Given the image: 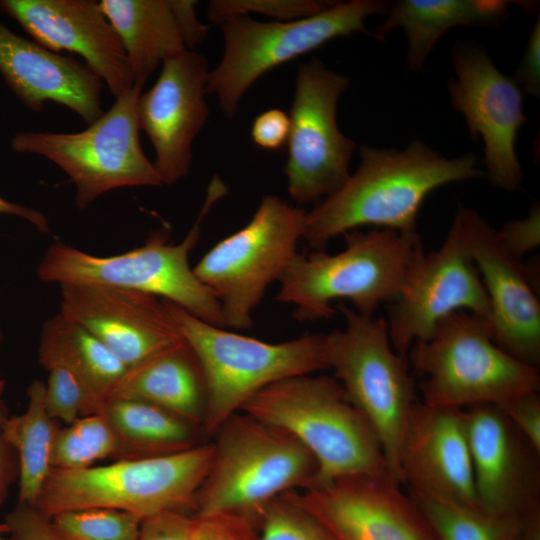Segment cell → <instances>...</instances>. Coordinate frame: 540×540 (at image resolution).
Listing matches in <instances>:
<instances>
[{
    "instance_id": "obj_1",
    "label": "cell",
    "mask_w": 540,
    "mask_h": 540,
    "mask_svg": "<svg viewBox=\"0 0 540 540\" xmlns=\"http://www.w3.org/2000/svg\"><path fill=\"white\" fill-rule=\"evenodd\" d=\"M361 162L344 185L306 213L302 239L322 251L361 226L416 232L420 207L437 188L483 177L477 158H446L420 140L405 149L360 147Z\"/></svg>"
},
{
    "instance_id": "obj_2",
    "label": "cell",
    "mask_w": 540,
    "mask_h": 540,
    "mask_svg": "<svg viewBox=\"0 0 540 540\" xmlns=\"http://www.w3.org/2000/svg\"><path fill=\"white\" fill-rule=\"evenodd\" d=\"M241 412L288 431L312 453L318 472L311 487L345 477L390 480L376 429L334 376L281 380L254 395Z\"/></svg>"
},
{
    "instance_id": "obj_3",
    "label": "cell",
    "mask_w": 540,
    "mask_h": 540,
    "mask_svg": "<svg viewBox=\"0 0 540 540\" xmlns=\"http://www.w3.org/2000/svg\"><path fill=\"white\" fill-rule=\"evenodd\" d=\"M226 193L227 186L214 175L194 225L178 244L169 241L166 228L152 232L142 246L111 256L93 255L55 241L45 250L37 276L43 282L59 285H102L153 295L223 327L220 305L194 274L189 254L200 238L204 218Z\"/></svg>"
},
{
    "instance_id": "obj_4",
    "label": "cell",
    "mask_w": 540,
    "mask_h": 540,
    "mask_svg": "<svg viewBox=\"0 0 540 540\" xmlns=\"http://www.w3.org/2000/svg\"><path fill=\"white\" fill-rule=\"evenodd\" d=\"M343 235L342 251L297 253L280 276L276 300L293 305L296 320L331 318L335 300H348L358 313L373 316L381 304L395 301L423 247L417 232L373 229Z\"/></svg>"
},
{
    "instance_id": "obj_5",
    "label": "cell",
    "mask_w": 540,
    "mask_h": 540,
    "mask_svg": "<svg viewBox=\"0 0 540 540\" xmlns=\"http://www.w3.org/2000/svg\"><path fill=\"white\" fill-rule=\"evenodd\" d=\"M408 360L421 401L431 406L500 405L540 388L538 367L501 348L489 321L467 311L443 318L413 344Z\"/></svg>"
},
{
    "instance_id": "obj_6",
    "label": "cell",
    "mask_w": 540,
    "mask_h": 540,
    "mask_svg": "<svg viewBox=\"0 0 540 540\" xmlns=\"http://www.w3.org/2000/svg\"><path fill=\"white\" fill-rule=\"evenodd\" d=\"M212 438L213 458L193 516L231 513L258 527L270 501L314 484L315 457L280 427L242 412L228 418Z\"/></svg>"
},
{
    "instance_id": "obj_7",
    "label": "cell",
    "mask_w": 540,
    "mask_h": 540,
    "mask_svg": "<svg viewBox=\"0 0 540 540\" xmlns=\"http://www.w3.org/2000/svg\"><path fill=\"white\" fill-rule=\"evenodd\" d=\"M213 458L212 442L150 457L122 458L84 469H52L34 507L46 516L112 508L142 521L168 512L193 516Z\"/></svg>"
},
{
    "instance_id": "obj_8",
    "label": "cell",
    "mask_w": 540,
    "mask_h": 540,
    "mask_svg": "<svg viewBox=\"0 0 540 540\" xmlns=\"http://www.w3.org/2000/svg\"><path fill=\"white\" fill-rule=\"evenodd\" d=\"M183 339L194 352L206 386L205 437L262 389L291 377L328 369L325 334H307L280 343L226 331L162 299Z\"/></svg>"
},
{
    "instance_id": "obj_9",
    "label": "cell",
    "mask_w": 540,
    "mask_h": 540,
    "mask_svg": "<svg viewBox=\"0 0 540 540\" xmlns=\"http://www.w3.org/2000/svg\"><path fill=\"white\" fill-rule=\"evenodd\" d=\"M338 309L345 327L325 334L328 369L376 429L390 480L402 487L399 456L411 412L420 400L407 356L391 345L385 318Z\"/></svg>"
},
{
    "instance_id": "obj_10",
    "label": "cell",
    "mask_w": 540,
    "mask_h": 540,
    "mask_svg": "<svg viewBox=\"0 0 540 540\" xmlns=\"http://www.w3.org/2000/svg\"><path fill=\"white\" fill-rule=\"evenodd\" d=\"M142 88L134 83L83 131L18 132L11 139V147L18 153L44 157L59 167L76 187V204L81 209L115 189L161 186L162 178L139 139Z\"/></svg>"
},
{
    "instance_id": "obj_11",
    "label": "cell",
    "mask_w": 540,
    "mask_h": 540,
    "mask_svg": "<svg viewBox=\"0 0 540 540\" xmlns=\"http://www.w3.org/2000/svg\"><path fill=\"white\" fill-rule=\"evenodd\" d=\"M389 7L382 0H351L291 21H257L246 15L229 19L221 24L223 55L210 70L207 92L233 118L242 97L265 73L333 39L366 31V18L386 14Z\"/></svg>"
},
{
    "instance_id": "obj_12",
    "label": "cell",
    "mask_w": 540,
    "mask_h": 540,
    "mask_svg": "<svg viewBox=\"0 0 540 540\" xmlns=\"http://www.w3.org/2000/svg\"><path fill=\"white\" fill-rule=\"evenodd\" d=\"M306 213L276 195H265L250 221L216 243L193 268L218 301L224 326H252V313L267 287L298 253Z\"/></svg>"
},
{
    "instance_id": "obj_13",
    "label": "cell",
    "mask_w": 540,
    "mask_h": 540,
    "mask_svg": "<svg viewBox=\"0 0 540 540\" xmlns=\"http://www.w3.org/2000/svg\"><path fill=\"white\" fill-rule=\"evenodd\" d=\"M349 83L316 58L298 69L284 167L288 193L297 204L332 195L350 176L356 143L337 123V104Z\"/></svg>"
},
{
    "instance_id": "obj_14",
    "label": "cell",
    "mask_w": 540,
    "mask_h": 540,
    "mask_svg": "<svg viewBox=\"0 0 540 540\" xmlns=\"http://www.w3.org/2000/svg\"><path fill=\"white\" fill-rule=\"evenodd\" d=\"M457 311L490 319L484 285L451 224L438 249L418 250L397 298L388 305L385 320L392 347L408 357L413 344L428 338L443 318Z\"/></svg>"
},
{
    "instance_id": "obj_15",
    "label": "cell",
    "mask_w": 540,
    "mask_h": 540,
    "mask_svg": "<svg viewBox=\"0 0 540 540\" xmlns=\"http://www.w3.org/2000/svg\"><path fill=\"white\" fill-rule=\"evenodd\" d=\"M452 61L456 78L449 80L450 102L464 115L471 137L480 136L484 142L489 181L505 191L518 190L523 171L515 144L518 131L528 122L522 89L478 45H455Z\"/></svg>"
},
{
    "instance_id": "obj_16",
    "label": "cell",
    "mask_w": 540,
    "mask_h": 540,
    "mask_svg": "<svg viewBox=\"0 0 540 540\" xmlns=\"http://www.w3.org/2000/svg\"><path fill=\"white\" fill-rule=\"evenodd\" d=\"M457 229L484 285L494 341L517 359L540 363V302L529 268L503 244L478 212L460 207Z\"/></svg>"
},
{
    "instance_id": "obj_17",
    "label": "cell",
    "mask_w": 540,
    "mask_h": 540,
    "mask_svg": "<svg viewBox=\"0 0 540 540\" xmlns=\"http://www.w3.org/2000/svg\"><path fill=\"white\" fill-rule=\"evenodd\" d=\"M286 494L335 540H441L417 503L388 479L345 477Z\"/></svg>"
},
{
    "instance_id": "obj_18",
    "label": "cell",
    "mask_w": 540,
    "mask_h": 540,
    "mask_svg": "<svg viewBox=\"0 0 540 540\" xmlns=\"http://www.w3.org/2000/svg\"><path fill=\"white\" fill-rule=\"evenodd\" d=\"M209 73L207 59L187 50L163 62L154 85L139 97L140 130L152 143L153 164L163 184H173L190 171L193 142L209 117Z\"/></svg>"
},
{
    "instance_id": "obj_19",
    "label": "cell",
    "mask_w": 540,
    "mask_h": 540,
    "mask_svg": "<svg viewBox=\"0 0 540 540\" xmlns=\"http://www.w3.org/2000/svg\"><path fill=\"white\" fill-rule=\"evenodd\" d=\"M463 411L478 507L518 516L540 511V450L498 406Z\"/></svg>"
},
{
    "instance_id": "obj_20",
    "label": "cell",
    "mask_w": 540,
    "mask_h": 540,
    "mask_svg": "<svg viewBox=\"0 0 540 540\" xmlns=\"http://www.w3.org/2000/svg\"><path fill=\"white\" fill-rule=\"evenodd\" d=\"M59 312L97 337L127 368L184 339L162 299L118 287L60 285Z\"/></svg>"
},
{
    "instance_id": "obj_21",
    "label": "cell",
    "mask_w": 540,
    "mask_h": 540,
    "mask_svg": "<svg viewBox=\"0 0 540 540\" xmlns=\"http://www.w3.org/2000/svg\"><path fill=\"white\" fill-rule=\"evenodd\" d=\"M0 9L45 48L80 55L115 98L133 87L124 48L98 1L1 0Z\"/></svg>"
},
{
    "instance_id": "obj_22",
    "label": "cell",
    "mask_w": 540,
    "mask_h": 540,
    "mask_svg": "<svg viewBox=\"0 0 540 540\" xmlns=\"http://www.w3.org/2000/svg\"><path fill=\"white\" fill-rule=\"evenodd\" d=\"M399 469L409 491L479 508L463 409L417 402L403 435Z\"/></svg>"
},
{
    "instance_id": "obj_23",
    "label": "cell",
    "mask_w": 540,
    "mask_h": 540,
    "mask_svg": "<svg viewBox=\"0 0 540 540\" xmlns=\"http://www.w3.org/2000/svg\"><path fill=\"white\" fill-rule=\"evenodd\" d=\"M0 74L30 110L55 102L88 125L100 118L103 81L84 62L53 52L0 23Z\"/></svg>"
},
{
    "instance_id": "obj_24",
    "label": "cell",
    "mask_w": 540,
    "mask_h": 540,
    "mask_svg": "<svg viewBox=\"0 0 540 540\" xmlns=\"http://www.w3.org/2000/svg\"><path fill=\"white\" fill-rule=\"evenodd\" d=\"M115 398L151 403L202 429L205 380L185 340L128 368L103 401Z\"/></svg>"
},
{
    "instance_id": "obj_25",
    "label": "cell",
    "mask_w": 540,
    "mask_h": 540,
    "mask_svg": "<svg viewBox=\"0 0 540 540\" xmlns=\"http://www.w3.org/2000/svg\"><path fill=\"white\" fill-rule=\"evenodd\" d=\"M116 31L134 83L146 80L166 60L187 51L172 0H101Z\"/></svg>"
},
{
    "instance_id": "obj_26",
    "label": "cell",
    "mask_w": 540,
    "mask_h": 540,
    "mask_svg": "<svg viewBox=\"0 0 540 540\" xmlns=\"http://www.w3.org/2000/svg\"><path fill=\"white\" fill-rule=\"evenodd\" d=\"M511 2L501 0H400L390 4L376 38L400 27L408 42L407 65L419 70L437 41L451 28L489 26L502 21Z\"/></svg>"
},
{
    "instance_id": "obj_27",
    "label": "cell",
    "mask_w": 540,
    "mask_h": 540,
    "mask_svg": "<svg viewBox=\"0 0 540 540\" xmlns=\"http://www.w3.org/2000/svg\"><path fill=\"white\" fill-rule=\"evenodd\" d=\"M38 355L44 368L60 364L75 373L89 396V414L128 369L90 331L60 312L43 324Z\"/></svg>"
},
{
    "instance_id": "obj_28",
    "label": "cell",
    "mask_w": 540,
    "mask_h": 540,
    "mask_svg": "<svg viewBox=\"0 0 540 540\" xmlns=\"http://www.w3.org/2000/svg\"><path fill=\"white\" fill-rule=\"evenodd\" d=\"M95 413L104 415L113 428L123 458L172 454L204 443L200 427L148 402L108 399Z\"/></svg>"
},
{
    "instance_id": "obj_29",
    "label": "cell",
    "mask_w": 540,
    "mask_h": 540,
    "mask_svg": "<svg viewBox=\"0 0 540 540\" xmlns=\"http://www.w3.org/2000/svg\"><path fill=\"white\" fill-rule=\"evenodd\" d=\"M26 410L7 417L3 438L18 461V503L33 506L52 470V450L58 431L45 402V383L34 380L27 391Z\"/></svg>"
},
{
    "instance_id": "obj_30",
    "label": "cell",
    "mask_w": 540,
    "mask_h": 540,
    "mask_svg": "<svg viewBox=\"0 0 540 540\" xmlns=\"http://www.w3.org/2000/svg\"><path fill=\"white\" fill-rule=\"evenodd\" d=\"M407 493L441 540H524L532 515L496 514L418 492L407 490Z\"/></svg>"
},
{
    "instance_id": "obj_31",
    "label": "cell",
    "mask_w": 540,
    "mask_h": 540,
    "mask_svg": "<svg viewBox=\"0 0 540 540\" xmlns=\"http://www.w3.org/2000/svg\"><path fill=\"white\" fill-rule=\"evenodd\" d=\"M119 439L101 413L81 416L58 429L52 450V469L77 470L120 456Z\"/></svg>"
},
{
    "instance_id": "obj_32",
    "label": "cell",
    "mask_w": 540,
    "mask_h": 540,
    "mask_svg": "<svg viewBox=\"0 0 540 540\" xmlns=\"http://www.w3.org/2000/svg\"><path fill=\"white\" fill-rule=\"evenodd\" d=\"M57 531L67 540H138L142 520L112 508H83L50 516Z\"/></svg>"
},
{
    "instance_id": "obj_33",
    "label": "cell",
    "mask_w": 540,
    "mask_h": 540,
    "mask_svg": "<svg viewBox=\"0 0 540 540\" xmlns=\"http://www.w3.org/2000/svg\"><path fill=\"white\" fill-rule=\"evenodd\" d=\"M259 540H335L314 516L286 493L270 501L258 521Z\"/></svg>"
},
{
    "instance_id": "obj_34",
    "label": "cell",
    "mask_w": 540,
    "mask_h": 540,
    "mask_svg": "<svg viewBox=\"0 0 540 540\" xmlns=\"http://www.w3.org/2000/svg\"><path fill=\"white\" fill-rule=\"evenodd\" d=\"M334 2L318 0H214L208 7V17L215 24L229 19L260 14L271 21H291L317 14Z\"/></svg>"
},
{
    "instance_id": "obj_35",
    "label": "cell",
    "mask_w": 540,
    "mask_h": 540,
    "mask_svg": "<svg viewBox=\"0 0 540 540\" xmlns=\"http://www.w3.org/2000/svg\"><path fill=\"white\" fill-rule=\"evenodd\" d=\"M45 369L48 371L45 402L51 417L69 425L89 414V396L75 373L60 364H51Z\"/></svg>"
},
{
    "instance_id": "obj_36",
    "label": "cell",
    "mask_w": 540,
    "mask_h": 540,
    "mask_svg": "<svg viewBox=\"0 0 540 540\" xmlns=\"http://www.w3.org/2000/svg\"><path fill=\"white\" fill-rule=\"evenodd\" d=\"M193 518V540H259L257 525L246 517L217 513Z\"/></svg>"
},
{
    "instance_id": "obj_37",
    "label": "cell",
    "mask_w": 540,
    "mask_h": 540,
    "mask_svg": "<svg viewBox=\"0 0 540 540\" xmlns=\"http://www.w3.org/2000/svg\"><path fill=\"white\" fill-rule=\"evenodd\" d=\"M6 540H67L34 506L19 504L6 516Z\"/></svg>"
},
{
    "instance_id": "obj_38",
    "label": "cell",
    "mask_w": 540,
    "mask_h": 540,
    "mask_svg": "<svg viewBox=\"0 0 540 540\" xmlns=\"http://www.w3.org/2000/svg\"><path fill=\"white\" fill-rule=\"evenodd\" d=\"M498 406L520 433L540 450V396L524 394Z\"/></svg>"
},
{
    "instance_id": "obj_39",
    "label": "cell",
    "mask_w": 540,
    "mask_h": 540,
    "mask_svg": "<svg viewBox=\"0 0 540 540\" xmlns=\"http://www.w3.org/2000/svg\"><path fill=\"white\" fill-rule=\"evenodd\" d=\"M505 247L516 257H523L540 244V207L534 204L529 215L506 223L498 230Z\"/></svg>"
},
{
    "instance_id": "obj_40",
    "label": "cell",
    "mask_w": 540,
    "mask_h": 540,
    "mask_svg": "<svg viewBox=\"0 0 540 540\" xmlns=\"http://www.w3.org/2000/svg\"><path fill=\"white\" fill-rule=\"evenodd\" d=\"M194 518L183 513H162L142 521L138 540H193Z\"/></svg>"
},
{
    "instance_id": "obj_41",
    "label": "cell",
    "mask_w": 540,
    "mask_h": 540,
    "mask_svg": "<svg viewBox=\"0 0 540 540\" xmlns=\"http://www.w3.org/2000/svg\"><path fill=\"white\" fill-rule=\"evenodd\" d=\"M290 119L284 111L273 108L259 114L253 121L251 137L262 149L277 151L287 144Z\"/></svg>"
},
{
    "instance_id": "obj_42",
    "label": "cell",
    "mask_w": 540,
    "mask_h": 540,
    "mask_svg": "<svg viewBox=\"0 0 540 540\" xmlns=\"http://www.w3.org/2000/svg\"><path fill=\"white\" fill-rule=\"evenodd\" d=\"M514 80L522 91L539 97L540 94V21L531 31L526 50L516 71Z\"/></svg>"
},
{
    "instance_id": "obj_43",
    "label": "cell",
    "mask_w": 540,
    "mask_h": 540,
    "mask_svg": "<svg viewBox=\"0 0 540 540\" xmlns=\"http://www.w3.org/2000/svg\"><path fill=\"white\" fill-rule=\"evenodd\" d=\"M5 384V380L0 372V504L5 501L10 487L18 478L17 457L3 438V424L7 418L4 404Z\"/></svg>"
},
{
    "instance_id": "obj_44",
    "label": "cell",
    "mask_w": 540,
    "mask_h": 540,
    "mask_svg": "<svg viewBox=\"0 0 540 540\" xmlns=\"http://www.w3.org/2000/svg\"><path fill=\"white\" fill-rule=\"evenodd\" d=\"M173 7L188 50H194L207 36L208 28L200 22L195 7L197 1L172 0Z\"/></svg>"
},
{
    "instance_id": "obj_45",
    "label": "cell",
    "mask_w": 540,
    "mask_h": 540,
    "mask_svg": "<svg viewBox=\"0 0 540 540\" xmlns=\"http://www.w3.org/2000/svg\"><path fill=\"white\" fill-rule=\"evenodd\" d=\"M0 214L13 215L21 217L35 226L39 231L48 233L50 232V225L47 217L40 211L30 207H26L11 201L6 200L0 195ZM3 335L0 330V341Z\"/></svg>"
},
{
    "instance_id": "obj_46",
    "label": "cell",
    "mask_w": 540,
    "mask_h": 540,
    "mask_svg": "<svg viewBox=\"0 0 540 540\" xmlns=\"http://www.w3.org/2000/svg\"><path fill=\"white\" fill-rule=\"evenodd\" d=\"M7 532H8V527L5 524V522L0 523V540H6Z\"/></svg>"
}]
</instances>
